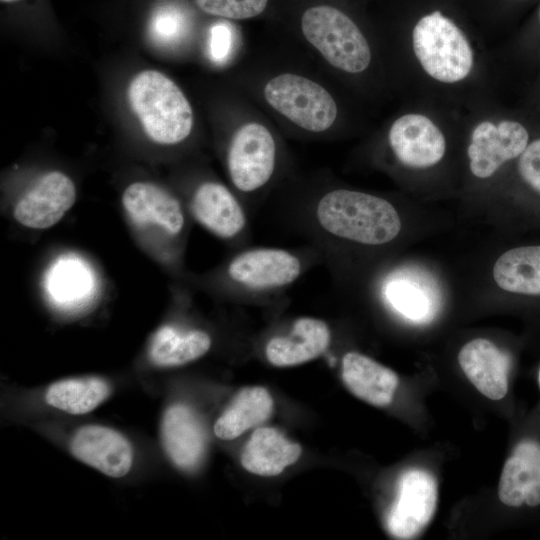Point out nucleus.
Returning <instances> with one entry per match:
<instances>
[{
    "instance_id": "obj_15",
    "label": "nucleus",
    "mask_w": 540,
    "mask_h": 540,
    "mask_svg": "<svg viewBox=\"0 0 540 540\" xmlns=\"http://www.w3.org/2000/svg\"><path fill=\"white\" fill-rule=\"evenodd\" d=\"M330 342L331 330L324 320L299 317L286 333L276 334L267 341L264 353L273 366H296L324 354Z\"/></svg>"
},
{
    "instance_id": "obj_13",
    "label": "nucleus",
    "mask_w": 540,
    "mask_h": 540,
    "mask_svg": "<svg viewBox=\"0 0 540 540\" xmlns=\"http://www.w3.org/2000/svg\"><path fill=\"white\" fill-rule=\"evenodd\" d=\"M388 138L397 160L409 168L431 167L443 158L446 150L441 130L421 114L399 117L392 124Z\"/></svg>"
},
{
    "instance_id": "obj_7",
    "label": "nucleus",
    "mask_w": 540,
    "mask_h": 540,
    "mask_svg": "<svg viewBox=\"0 0 540 540\" xmlns=\"http://www.w3.org/2000/svg\"><path fill=\"white\" fill-rule=\"evenodd\" d=\"M226 163L233 186L252 195L272 179L277 164V146L270 131L259 123L241 126L233 135Z\"/></svg>"
},
{
    "instance_id": "obj_22",
    "label": "nucleus",
    "mask_w": 540,
    "mask_h": 540,
    "mask_svg": "<svg viewBox=\"0 0 540 540\" xmlns=\"http://www.w3.org/2000/svg\"><path fill=\"white\" fill-rule=\"evenodd\" d=\"M212 345L210 335L200 329L163 325L152 336L149 358L159 367H175L204 356Z\"/></svg>"
},
{
    "instance_id": "obj_6",
    "label": "nucleus",
    "mask_w": 540,
    "mask_h": 540,
    "mask_svg": "<svg viewBox=\"0 0 540 540\" xmlns=\"http://www.w3.org/2000/svg\"><path fill=\"white\" fill-rule=\"evenodd\" d=\"M267 102L299 127L322 132L337 117V106L318 83L295 74H282L271 79L264 88Z\"/></svg>"
},
{
    "instance_id": "obj_27",
    "label": "nucleus",
    "mask_w": 540,
    "mask_h": 540,
    "mask_svg": "<svg viewBox=\"0 0 540 540\" xmlns=\"http://www.w3.org/2000/svg\"><path fill=\"white\" fill-rule=\"evenodd\" d=\"M189 27L190 21L186 11L175 4H164L153 12L148 33L157 46L173 47L187 37Z\"/></svg>"
},
{
    "instance_id": "obj_18",
    "label": "nucleus",
    "mask_w": 540,
    "mask_h": 540,
    "mask_svg": "<svg viewBox=\"0 0 540 540\" xmlns=\"http://www.w3.org/2000/svg\"><path fill=\"white\" fill-rule=\"evenodd\" d=\"M458 362L476 389L492 400H500L508 391L510 359L493 342L476 338L466 343Z\"/></svg>"
},
{
    "instance_id": "obj_17",
    "label": "nucleus",
    "mask_w": 540,
    "mask_h": 540,
    "mask_svg": "<svg viewBox=\"0 0 540 540\" xmlns=\"http://www.w3.org/2000/svg\"><path fill=\"white\" fill-rule=\"evenodd\" d=\"M500 501L510 507L540 504V443L525 439L506 460L498 487Z\"/></svg>"
},
{
    "instance_id": "obj_8",
    "label": "nucleus",
    "mask_w": 540,
    "mask_h": 540,
    "mask_svg": "<svg viewBox=\"0 0 540 540\" xmlns=\"http://www.w3.org/2000/svg\"><path fill=\"white\" fill-rule=\"evenodd\" d=\"M438 500L437 480L420 468L406 470L398 481L397 495L386 518L389 533L397 539H413L430 523Z\"/></svg>"
},
{
    "instance_id": "obj_23",
    "label": "nucleus",
    "mask_w": 540,
    "mask_h": 540,
    "mask_svg": "<svg viewBox=\"0 0 540 540\" xmlns=\"http://www.w3.org/2000/svg\"><path fill=\"white\" fill-rule=\"evenodd\" d=\"M273 410L269 391L260 386L245 387L232 399L214 425L215 435L232 440L266 421Z\"/></svg>"
},
{
    "instance_id": "obj_16",
    "label": "nucleus",
    "mask_w": 540,
    "mask_h": 540,
    "mask_svg": "<svg viewBox=\"0 0 540 540\" xmlns=\"http://www.w3.org/2000/svg\"><path fill=\"white\" fill-rule=\"evenodd\" d=\"M382 296L394 311L415 323L430 322L439 309V294L431 279L413 269L390 273Z\"/></svg>"
},
{
    "instance_id": "obj_11",
    "label": "nucleus",
    "mask_w": 540,
    "mask_h": 540,
    "mask_svg": "<svg viewBox=\"0 0 540 540\" xmlns=\"http://www.w3.org/2000/svg\"><path fill=\"white\" fill-rule=\"evenodd\" d=\"M76 201V188L66 174L50 171L42 175L16 202L14 219L22 226L43 230L57 224Z\"/></svg>"
},
{
    "instance_id": "obj_31",
    "label": "nucleus",
    "mask_w": 540,
    "mask_h": 540,
    "mask_svg": "<svg viewBox=\"0 0 540 540\" xmlns=\"http://www.w3.org/2000/svg\"><path fill=\"white\" fill-rule=\"evenodd\" d=\"M538 382H539V387H540V368H539V372H538Z\"/></svg>"
},
{
    "instance_id": "obj_19",
    "label": "nucleus",
    "mask_w": 540,
    "mask_h": 540,
    "mask_svg": "<svg viewBox=\"0 0 540 540\" xmlns=\"http://www.w3.org/2000/svg\"><path fill=\"white\" fill-rule=\"evenodd\" d=\"M161 435L165 452L178 468L192 470L200 463L206 437L190 408L183 404L169 407L163 416Z\"/></svg>"
},
{
    "instance_id": "obj_29",
    "label": "nucleus",
    "mask_w": 540,
    "mask_h": 540,
    "mask_svg": "<svg viewBox=\"0 0 540 540\" xmlns=\"http://www.w3.org/2000/svg\"><path fill=\"white\" fill-rule=\"evenodd\" d=\"M234 46V29L225 21L214 23L208 35V55L217 64L228 61Z\"/></svg>"
},
{
    "instance_id": "obj_24",
    "label": "nucleus",
    "mask_w": 540,
    "mask_h": 540,
    "mask_svg": "<svg viewBox=\"0 0 540 540\" xmlns=\"http://www.w3.org/2000/svg\"><path fill=\"white\" fill-rule=\"evenodd\" d=\"M45 288L55 306L62 309L75 308L82 305L92 293V272L77 257H59L46 273Z\"/></svg>"
},
{
    "instance_id": "obj_26",
    "label": "nucleus",
    "mask_w": 540,
    "mask_h": 540,
    "mask_svg": "<svg viewBox=\"0 0 540 540\" xmlns=\"http://www.w3.org/2000/svg\"><path fill=\"white\" fill-rule=\"evenodd\" d=\"M109 394L110 387L101 378H70L50 385L45 400L61 411L80 415L94 410Z\"/></svg>"
},
{
    "instance_id": "obj_12",
    "label": "nucleus",
    "mask_w": 540,
    "mask_h": 540,
    "mask_svg": "<svg viewBox=\"0 0 540 540\" xmlns=\"http://www.w3.org/2000/svg\"><path fill=\"white\" fill-rule=\"evenodd\" d=\"M121 200L126 215L139 228H154L170 238L179 237L185 229L186 213L181 202L154 183H131Z\"/></svg>"
},
{
    "instance_id": "obj_20",
    "label": "nucleus",
    "mask_w": 540,
    "mask_h": 540,
    "mask_svg": "<svg viewBox=\"0 0 540 540\" xmlns=\"http://www.w3.org/2000/svg\"><path fill=\"white\" fill-rule=\"evenodd\" d=\"M342 380L359 399L378 407L388 406L399 384L390 368L358 352H347L342 358Z\"/></svg>"
},
{
    "instance_id": "obj_9",
    "label": "nucleus",
    "mask_w": 540,
    "mask_h": 540,
    "mask_svg": "<svg viewBox=\"0 0 540 540\" xmlns=\"http://www.w3.org/2000/svg\"><path fill=\"white\" fill-rule=\"evenodd\" d=\"M189 211L193 219L215 237L237 244L248 241L249 212L222 183H200L190 196Z\"/></svg>"
},
{
    "instance_id": "obj_33",
    "label": "nucleus",
    "mask_w": 540,
    "mask_h": 540,
    "mask_svg": "<svg viewBox=\"0 0 540 540\" xmlns=\"http://www.w3.org/2000/svg\"><path fill=\"white\" fill-rule=\"evenodd\" d=\"M539 16H540V12H539Z\"/></svg>"
},
{
    "instance_id": "obj_25",
    "label": "nucleus",
    "mask_w": 540,
    "mask_h": 540,
    "mask_svg": "<svg viewBox=\"0 0 540 540\" xmlns=\"http://www.w3.org/2000/svg\"><path fill=\"white\" fill-rule=\"evenodd\" d=\"M493 277L505 291L540 296V245L503 253L494 264Z\"/></svg>"
},
{
    "instance_id": "obj_32",
    "label": "nucleus",
    "mask_w": 540,
    "mask_h": 540,
    "mask_svg": "<svg viewBox=\"0 0 540 540\" xmlns=\"http://www.w3.org/2000/svg\"><path fill=\"white\" fill-rule=\"evenodd\" d=\"M2 2H12V1H17V0H1Z\"/></svg>"
},
{
    "instance_id": "obj_1",
    "label": "nucleus",
    "mask_w": 540,
    "mask_h": 540,
    "mask_svg": "<svg viewBox=\"0 0 540 540\" xmlns=\"http://www.w3.org/2000/svg\"><path fill=\"white\" fill-rule=\"evenodd\" d=\"M300 231L324 257L338 244L383 246L402 228L396 208L386 199L349 189H333L306 210L294 212Z\"/></svg>"
},
{
    "instance_id": "obj_4",
    "label": "nucleus",
    "mask_w": 540,
    "mask_h": 540,
    "mask_svg": "<svg viewBox=\"0 0 540 540\" xmlns=\"http://www.w3.org/2000/svg\"><path fill=\"white\" fill-rule=\"evenodd\" d=\"M413 50L432 78L455 83L473 67V52L463 31L440 11L423 16L412 34Z\"/></svg>"
},
{
    "instance_id": "obj_30",
    "label": "nucleus",
    "mask_w": 540,
    "mask_h": 540,
    "mask_svg": "<svg viewBox=\"0 0 540 540\" xmlns=\"http://www.w3.org/2000/svg\"><path fill=\"white\" fill-rule=\"evenodd\" d=\"M518 170L523 180L540 193V138L528 144L519 156Z\"/></svg>"
},
{
    "instance_id": "obj_3",
    "label": "nucleus",
    "mask_w": 540,
    "mask_h": 540,
    "mask_svg": "<svg viewBox=\"0 0 540 540\" xmlns=\"http://www.w3.org/2000/svg\"><path fill=\"white\" fill-rule=\"evenodd\" d=\"M128 98L152 141L173 145L189 136L193 125L191 105L166 75L155 70L142 71L131 81Z\"/></svg>"
},
{
    "instance_id": "obj_2",
    "label": "nucleus",
    "mask_w": 540,
    "mask_h": 540,
    "mask_svg": "<svg viewBox=\"0 0 540 540\" xmlns=\"http://www.w3.org/2000/svg\"><path fill=\"white\" fill-rule=\"evenodd\" d=\"M322 260L314 248L244 247L226 263L223 274L235 296L261 300L278 296Z\"/></svg>"
},
{
    "instance_id": "obj_5",
    "label": "nucleus",
    "mask_w": 540,
    "mask_h": 540,
    "mask_svg": "<svg viewBox=\"0 0 540 540\" xmlns=\"http://www.w3.org/2000/svg\"><path fill=\"white\" fill-rule=\"evenodd\" d=\"M305 38L334 67L348 73L364 71L371 51L357 25L340 10L326 5L305 11L301 19Z\"/></svg>"
},
{
    "instance_id": "obj_14",
    "label": "nucleus",
    "mask_w": 540,
    "mask_h": 540,
    "mask_svg": "<svg viewBox=\"0 0 540 540\" xmlns=\"http://www.w3.org/2000/svg\"><path fill=\"white\" fill-rule=\"evenodd\" d=\"M70 449L80 461L114 478L126 475L133 462L130 442L118 431L105 426L81 427L73 435Z\"/></svg>"
},
{
    "instance_id": "obj_28",
    "label": "nucleus",
    "mask_w": 540,
    "mask_h": 540,
    "mask_svg": "<svg viewBox=\"0 0 540 540\" xmlns=\"http://www.w3.org/2000/svg\"><path fill=\"white\" fill-rule=\"evenodd\" d=\"M207 14L228 19L252 18L264 11L268 0H195Z\"/></svg>"
},
{
    "instance_id": "obj_21",
    "label": "nucleus",
    "mask_w": 540,
    "mask_h": 540,
    "mask_svg": "<svg viewBox=\"0 0 540 540\" xmlns=\"http://www.w3.org/2000/svg\"><path fill=\"white\" fill-rule=\"evenodd\" d=\"M302 452L298 443L290 441L273 427L257 428L243 448L242 466L255 475L276 476L294 464Z\"/></svg>"
},
{
    "instance_id": "obj_10",
    "label": "nucleus",
    "mask_w": 540,
    "mask_h": 540,
    "mask_svg": "<svg viewBox=\"0 0 540 540\" xmlns=\"http://www.w3.org/2000/svg\"><path fill=\"white\" fill-rule=\"evenodd\" d=\"M528 140L529 134L519 122L479 123L467 149L472 174L481 179L491 177L505 162L519 157L528 146Z\"/></svg>"
}]
</instances>
